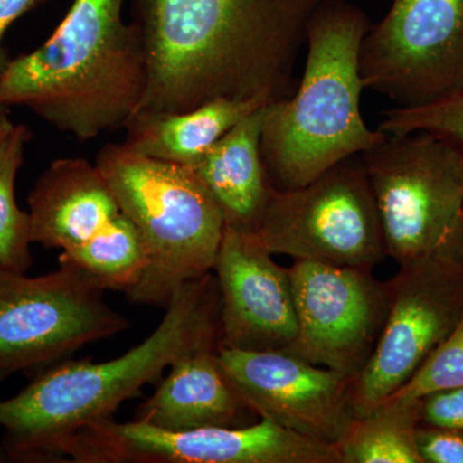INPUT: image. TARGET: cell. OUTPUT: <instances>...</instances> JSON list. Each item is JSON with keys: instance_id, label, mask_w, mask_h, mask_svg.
<instances>
[{"instance_id": "ac0fdd59", "label": "cell", "mask_w": 463, "mask_h": 463, "mask_svg": "<svg viewBox=\"0 0 463 463\" xmlns=\"http://www.w3.org/2000/svg\"><path fill=\"white\" fill-rule=\"evenodd\" d=\"M263 106L254 100L218 99L185 112H139L124 125L123 145L142 156L194 167L225 134Z\"/></svg>"}, {"instance_id": "d4e9b609", "label": "cell", "mask_w": 463, "mask_h": 463, "mask_svg": "<svg viewBox=\"0 0 463 463\" xmlns=\"http://www.w3.org/2000/svg\"><path fill=\"white\" fill-rule=\"evenodd\" d=\"M420 399L422 425L463 431V386L437 390Z\"/></svg>"}, {"instance_id": "8992f818", "label": "cell", "mask_w": 463, "mask_h": 463, "mask_svg": "<svg viewBox=\"0 0 463 463\" xmlns=\"http://www.w3.org/2000/svg\"><path fill=\"white\" fill-rule=\"evenodd\" d=\"M388 257L463 260V149L429 133L386 136L362 154Z\"/></svg>"}, {"instance_id": "7c38bea8", "label": "cell", "mask_w": 463, "mask_h": 463, "mask_svg": "<svg viewBox=\"0 0 463 463\" xmlns=\"http://www.w3.org/2000/svg\"><path fill=\"white\" fill-rule=\"evenodd\" d=\"M259 419L240 428L188 431L108 419L97 425L94 450L103 463H341L336 447Z\"/></svg>"}, {"instance_id": "277c9868", "label": "cell", "mask_w": 463, "mask_h": 463, "mask_svg": "<svg viewBox=\"0 0 463 463\" xmlns=\"http://www.w3.org/2000/svg\"><path fill=\"white\" fill-rule=\"evenodd\" d=\"M371 24L345 0H321L307 27L303 78L292 96L264 106L260 149L276 190H294L386 138L361 112L359 52Z\"/></svg>"}, {"instance_id": "e0dca14e", "label": "cell", "mask_w": 463, "mask_h": 463, "mask_svg": "<svg viewBox=\"0 0 463 463\" xmlns=\"http://www.w3.org/2000/svg\"><path fill=\"white\" fill-rule=\"evenodd\" d=\"M263 108L255 109L194 167L223 214L225 227L252 233L274 190L260 149Z\"/></svg>"}, {"instance_id": "4316f807", "label": "cell", "mask_w": 463, "mask_h": 463, "mask_svg": "<svg viewBox=\"0 0 463 463\" xmlns=\"http://www.w3.org/2000/svg\"><path fill=\"white\" fill-rule=\"evenodd\" d=\"M12 127H14V123L9 120L5 109H3L2 111H0V142L5 139V137L7 136L9 130L12 129Z\"/></svg>"}, {"instance_id": "4fadbf2b", "label": "cell", "mask_w": 463, "mask_h": 463, "mask_svg": "<svg viewBox=\"0 0 463 463\" xmlns=\"http://www.w3.org/2000/svg\"><path fill=\"white\" fill-rule=\"evenodd\" d=\"M219 362L259 417L336 447L356 419L353 377L291 353L219 346Z\"/></svg>"}, {"instance_id": "52a82bcc", "label": "cell", "mask_w": 463, "mask_h": 463, "mask_svg": "<svg viewBox=\"0 0 463 463\" xmlns=\"http://www.w3.org/2000/svg\"><path fill=\"white\" fill-rule=\"evenodd\" d=\"M255 239L270 254L373 270L386 257L362 155L294 190L274 188Z\"/></svg>"}, {"instance_id": "6da1fadb", "label": "cell", "mask_w": 463, "mask_h": 463, "mask_svg": "<svg viewBox=\"0 0 463 463\" xmlns=\"http://www.w3.org/2000/svg\"><path fill=\"white\" fill-rule=\"evenodd\" d=\"M321 0H136L147 62L137 109L174 114L218 99L269 105L294 70Z\"/></svg>"}, {"instance_id": "7402d4cb", "label": "cell", "mask_w": 463, "mask_h": 463, "mask_svg": "<svg viewBox=\"0 0 463 463\" xmlns=\"http://www.w3.org/2000/svg\"><path fill=\"white\" fill-rule=\"evenodd\" d=\"M379 125L386 136L429 133L463 149V88L419 108H395L385 112Z\"/></svg>"}, {"instance_id": "2e32d148", "label": "cell", "mask_w": 463, "mask_h": 463, "mask_svg": "<svg viewBox=\"0 0 463 463\" xmlns=\"http://www.w3.org/2000/svg\"><path fill=\"white\" fill-rule=\"evenodd\" d=\"M216 350H194L174 361L137 420L169 431L248 425L246 417L257 413L225 373Z\"/></svg>"}, {"instance_id": "30bf717a", "label": "cell", "mask_w": 463, "mask_h": 463, "mask_svg": "<svg viewBox=\"0 0 463 463\" xmlns=\"http://www.w3.org/2000/svg\"><path fill=\"white\" fill-rule=\"evenodd\" d=\"M364 90L398 108L428 105L463 88V0H394L359 52Z\"/></svg>"}, {"instance_id": "9c48e42d", "label": "cell", "mask_w": 463, "mask_h": 463, "mask_svg": "<svg viewBox=\"0 0 463 463\" xmlns=\"http://www.w3.org/2000/svg\"><path fill=\"white\" fill-rule=\"evenodd\" d=\"M386 286L389 306L383 330L353 380L355 417L412 379L463 316V260L428 258L401 265Z\"/></svg>"}, {"instance_id": "7a4b0ae2", "label": "cell", "mask_w": 463, "mask_h": 463, "mask_svg": "<svg viewBox=\"0 0 463 463\" xmlns=\"http://www.w3.org/2000/svg\"><path fill=\"white\" fill-rule=\"evenodd\" d=\"M221 289L214 272L184 283L156 330L129 352L102 364L51 368L23 392L0 401L5 429L0 461L41 462L74 432L108 419L154 383L179 356L221 345Z\"/></svg>"}, {"instance_id": "603a6c76", "label": "cell", "mask_w": 463, "mask_h": 463, "mask_svg": "<svg viewBox=\"0 0 463 463\" xmlns=\"http://www.w3.org/2000/svg\"><path fill=\"white\" fill-rule=\"evenodd\" d=\"M458 386H463V316L412 379L389 398L420 399L437 390Z\"/></svg>"}, {"instance_id": "44dd1931", "label": "cell", "mask_w": 463, "mask_h": 463, "mask_svg": "<svg viewBox=\"0 0 463 463\" xmlns=\"http://www.w3.org/2000/svg\"><path fill=\"white\" fill-rule=\"evenodd\" d=\"M30 138L32 132L26 125L14 124L0 142V265L20 273H26L33 265L32 222L14 196L17 174Z\"/></svg>"}, {"instance_id": "83f0119b", "label": "cell", "mask_w": 463, "mask_h": 463, "mask_svg": "<svg viewBox=\"0 0 463 463\" xmlns=\"http://www.w3.org/2000/svg\"><path fill=\"white\" fill-rule=\"evenodd\" d=\"M3 109H5V108H0V111H2Z\"/></svg>"}, {"instance_id": "3957f363", "label": "cell", "mask_w": 463, "mask_h": 463, "mask_svg": "<svg viewBox=\"0 0 463 463\" xmlns=\"http://www.w3.org/2000/svg\"><path fill=\"white\" fill-rule=\"evenodd\" d=\"M125 0H74L41 47L9 61L0 108L23 106L79 142L124 128L147 81L141 32Z\"/></svg>"}, {"instance_id": "5bb4252c", "label": "cell", "mask_w": 463, "mask_h": 463, "mask_svg": "<svg viewBox=\"0 0 463 463\" xmlns=\"http://www.w3.org/2000/svg\"><path fill=\"white\" fill-rule=\"evenodd\" d=\"M221 289V345L285 352L298 321L288 269L249 232L225 227L214 265Z\"/></svg>"}, {"instance_id": "ba28073f", "label": "cell", "mask_w": 463, "mask_h": 463, "mask_svg": "<svg viewBox=\"0 0 463 463\" xmlns=\"http://www.w3.org/2000/svg\"><path fill=\"white\" fill-rule=\"evenodd\" d=\"M103 292L66 265L39 277L0 265V380L127 330Z\"/></svg>"}, {"instance_id": "d6986e66", "label": "cell", "mask_w": 463, "mask_h": 463, "mask_svg": "<svg viewBox=\"0 0 463 463\" xmlns=\"http://www.w3.org/2000/svg\"><path fill=\"white\" fill-rule=\"evenodd\" d=\"M421 399L388 398L356 417L337 444L341 463H423L416 447Z\"/></svg>"}, {"instance_id": "8fae6325", "label": "cell", "mask_w": 463, "mask_h": 463, "mask_svg": "<svg viewBox=\"0 0 463 463\" xmlns=\"http://www.w3.org/2000/svg\"><path fill=\"white\" fill-rule=\"evenodd\" d=\"M298 332L285 350L355 379L388 315V286L373 270L295 261L288 268Z\"/></svg>"}, {"instance_id": "cb8c5ba5", "label": "cell", "mask_w": 463, "mask_h": 463, "mask_svg": "<svg viewBox=\"0 0 463 463\" xmlns=\"http://www.w3.org/2000/svg\"><path fill=\"white\" fill-rule=\"evenodd\" d=\"M416 447L423 463H463V431L420 423Z\"/></svg>"}, {"instance_id": "9a60e30c", "label": "cell", "mask_w": 463, "mask_h": 463, "mask_svg": "<svg viewBox=\"0 0 463 463\" xmlns=\"http://www.w3.org/2000/svg\"><path fill=\"white\" fill-rule=\"evenodd\" d=\"M33 243L62 251L83 245L120 214L114 192L96 164L58 158L29 194Z\"/></svg>"}, {"instance_id": "484cf974", "label": "cell", "mask_w": 463, "mask_h": 463, "mask_svg": "<svg viewBox=\"0 0 463 463\" xmlns=\"http://www.w3.org/2000/svg\"><path fill=\"white\" fill-rule=\"evenodd\" d=\"M45 0H0V76L7 69L9 58L5 48V35L9 27L27 12L38 7Z\"/></svg>"}, {"instance_id": "5b68a950", "label": "cell", "mask_w": 463, "mask_h": 463, "mask_svg": "<svg viewBox=\"0 0 463 463\" xmlns=\"http://www.w3.org/2000/svg\"><path fill=\"white\" fill-rule=\"evenodd\" d=\"M96 165L147 245L148 267L130 300L166 307L184 283L213 273L224 218L194 167L134 154L123 143L102 147Z\"/></svg>"}, {"instance_id": "ffe728a7", "label": "cell", "mask_w": 463, "mask_h": 463, "mask_svg": "<svg viewBox=\"0 0 463 463\" xmlns=\"http://www.w3.org/2000/svg\"><path fill=\"white\" fill-rule=\"evenodd\" d=\"M58 260L105 291L130 294L147 269L148 249L141 231L121 212L83 245L62 251Z\"/></svg>"}]
</instances>
